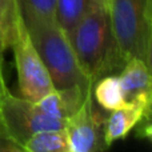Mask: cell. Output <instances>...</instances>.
I'll return each mask as SVG.
<instances>
[{
    "mask_svg": "<svg viewBox=\"0 0 152 152\" xmlns=\"http://www.w3.org/2000/svg\"><path fill=\"white\" fill-rule=\"evenodd\" d=\"M67 36L79 66L92 84L120 71L126 64L111 28L107 0H92L88 11Z\"/></svg>",
    "mask_w": 152,
    "mask_h": 152,
    "instance_id": "1",
    "label": "cell"
},
{
    "mask_svg": "<svg viewBox=\"0 0 152 152\" xmlns=\"http://www.w3.org/2000/svg\"><path fill=\"white\" fill-rule=\"evenodd\" d=\"M23 20L32 43L50 74L53 87L56 89L75 87L92 89L94 84L80 68L68 36L58 23L55 20L47 21L24 18Z\"/></svg>",
    "mask_w": 152,
    "mask_h": 152,
    "instance_id": "2",
    "label": "cell"
},
{
    "mask_svg": "<svg viewBox=\"0 0 152 152\" xmlns=\"http://www.w3.org/2000/svg\"><path fill=\"white\" fill-rule=\"evenodd\" d=\"M107 5L123 59L139 58L151 67L152 0H107Z\"/></svg>",
    "mask_w": 152,
    "mask_h": 152,
    "instance_id": "3",
    "label": "cell"
},
{
    "mask_svg": "<svg viewBox=\"0 0 152 152\" xmlns=\"http://www.w3.org/2000/svg\"><path fill=\"white\" fill-rule=\"evenodd\" d=\"M11 47L15 55L19 94L27 100L37 102L55 87L39 52L32 43L23 16L16 26Z\"/></svg>",
    "mask_w": 152,
    "mask_h": 152,
    "instance_id": "4",
    "label": "cell"
},
{
    "mask_svg": "<svg viewBox=\"0 0 152 152\" xmlns=\"http://www.w3.org/2000/svg\"><path fill=\"white\" fill-rule=\"evenodd\" d=\"M0 116L7 131L21 147L32 135L47 129L64 128L66 124L64 120L45 115L35 102L15 96L11 92L0 103Z\"/></svg>",
    "mask_w": 152,
    "mask_h": 152,
    "instance_id": "5",
    "label": "cell"
},
{
    "mask_svg": "<svg viewBox=\"0 0 152 152\" xmlns=\"http://www.w3.org/2000/svg\"><path fill=\"white\" fill-rule=\"evenodd\" d=\"M71 152H99L108 150L104 139L105 118L95 110L92 94L64 124Z\"/></svg>",
    "mask_w": 152,
    "mask_h": 152,
    "instance_id": "6",
    "label": "cell"
},
{
    "mask_svg": "<svg viewBox=\"0 0 152 152\" xmlns=\"http://www.w3.org/2000/svg\"><path fill=\"white\" fill-rule=\"evenodd\" d=\"M151 102L152 94L144 92L111 111L110 116L105 119L104 129V139L108 147L118 140L126 139L127 135L140 123L144 116L151 115Z\"/></svg>",
    "mask_w": 152,
    "mask_h": 152,
    "instance_id": "7",
    "label": "cell"
},
{
    "mask_svg": "<svg viewBox=\"0 0 152 152\" xmlns=\"http://www.w3.org/2000/svg\"><path fill=\"white\" fill-rule=\"evenodd\" d=\"M91 94L92 89H83L79 87L67 89L53 88L35 103L45 115L66 121L81 107L84 100Z\"/></svg>",
    "mask_w": 152,
    "mask_h": 152,
    "instance_id": "8",
    "label": "cell"
},
{
    "mask_svg": "<svg viewBox=\"0 0 152 152\" xmlns=\"http://www.w3.org/2000/svg\"><path fill=\"white\" fill-rule=\"evenodd\" d=\"M150 68L151 67L139 58H132L126 61L118 76L126 102L135 99L144 92H151Z\"/></svg>",
    "mask_w": 152,
    "mask_h": 152,
    "instance_id": "9",
    "label": "cell"
},
{
    "mask_svg": "<svg viewBox=\"0 0 152 152\" xmlns=\"http://www.w3.org/2000/svg\"><path fill=\"white\" fill-rule=\"evenodd\" d=\"M92 94L96 103L107 112L119 108L126 103L119 77L115 75H107L100 77L92 86Z\"/></svg>",
    "mask_w": 152,
    "mask_h": 152,
    "instance_id": "10",
    "label": "cell"
},
{
    "mask_svg": "<svg viewBox=\"0 0 152 152\" xmlns=\"http://www.w3.org/2000/svg\"><path fill=\"white\" fill-rule=\"evenodd\" d=\"M24 152H71L66 129H47L32 135L23 145Z\"/></svg>",
    "mask_w": 152,
    "mask_h": 152,
    "instance_id": "11",
    "label": "cell"
},
{
    "mask_svg": "<svg viewBox=\"0 0 152 152\" xmlns=\"http://www.w3.org/2000/svg\"><path fill=\"white\" fill-rule=\"evenodd\" d=\"M21 18L18 0H0V55L11 47L15 29Z\"/></svg>",
    "mask_w": 152,
    "mask_h": 152,
    "instance_id": "12",
    "label": "cell"
},
{
    "mask_svg": "<svg viewBox=\"0 0 152 152\" xmlns=\"http://www.w3.org/2000/svg\"><path fill=\"white\" fill-rule=\"evenodd\" d=\"M92 0H56L55 20L64 32H69L88 11Z\"/></svg>",
    "mask_w": 152,
    "mask_h": 152,
    "instance_id": "13",
    "label": "cell"
},
{
    "mask_svg": "<svg viewBox=\"0 0 152 152\" xmlns=\"http://www.w3.org/2000/svg\"><path fill=\"white\" fill-rule=\"evenodd\" d=\"M55 3L56 0H19V7L24 19L53 21Z\"/></svg>",
    "mask_w": 152,
    "mask_h": 152,
    "instance_id": "14",
    "label": "cell"
},
{
    "mask_svg": "<svg viewBox=\"0 0 152 152\" xmlns=\"http://www.w3.org/2000/svg\"><path fill=\"white\" fill-rule=\"evenodd\" d=\"M0 152H24L23 147L10 135L0 116Z\"/></svg>",
    "mask_w": 152,
    "mask_h": 152,
    "instance_id": "15",
    "label": "cell"
},
{
    "mask_svg": "<svg viewBox=\"0 0 152 152\" xmlns=\"http://www.w3.org/2000/svg\"><path fill=\"white\" fill-rule=\"evenodd\" d=\"M4 55H0V103L3 102V99L5 97V95L10 92L7 87V83H5V77H4Z\"/></svg>",
    "mask_w": 152,
    "mask_h": 152,
    "instance_id": "16",
    "label": "cell"
},
{
    "mask_svg": "<svg viewBox=\"0 0 152 152\" xmlns=\"http://www.w3.org/2000/svg\"><path fill=\"white\" fill-rule=\"evenodd\" d=\"M18 1H19V0H18Z\"/></svg>",
    "mask_w": 152,
    "mask_h": 152,
    "instance_id": "17",
    "label": "cell"
}]
</instances>
